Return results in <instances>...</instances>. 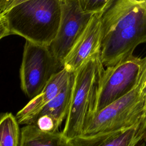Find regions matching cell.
Here are the masks:
<instances>
[{"instance_id":"6da1fadb","label":"cell","mask_w":146,"mask_h":146,"mask_svg":"<svg viewBox=\"0 0 146 146\" xmlns=\"http://www.w3.org/2000/svg\"><path fill=\"white\" fill-rule=\"evenodd\" d=\"M100 58L107 67L146 42V0H116L102 15Z\"/></svg>"},{"instance_id":"7a4b0ae2","label":"cell","mask_w":146,"mask_h":146,"mask_svg":"<svg viewBox=\"0 0 146 146\" xmlns=\"http://www.w3.org/2000/svg\"><path fill=\"white\" fill-rule=\"evenodd\" d=\"M11 34L49 46L57 35L62 17L59 0H26L3 13Z\"/></svg>"},{"instance_id":"3957f363","label":"cell","mask_w":146,"mask_h":146,"mask_svg":"<svg viewBox=\"0 0 146 146\" xmlns=\"http://www.w3.org/2000/svg\"><path fill=\"white\" fill-rule=\"evenodd\" d=\"M104 69L99 52L74 72L70 104L62 131L70 140L83 133L86 121L94 112L99 82Z\"/></svg>"},{"instance_id":"277c9868","label":"cell","mask_w":146,"mask_h":146,"mask_svg":"<svg viewBox=\"0 0 146 146\" xmlns=\"http://www.w3.org/2000/svg\"><path fill=\"white\" fill-rule=\"evenodd\" d=\"M145 95V92L138 83L125 95L91 114L82 135L117 130L137 124L143 114Z\"/></svg>"},{"instance_id":"5b68a950","label":"cell","mask_w":146,"mask_h":146,"mask_svg":"<svg viewBox=\"0 0 146 146\" xmlns=\"http://www.w3.org/2000/svg\"><path fill=\"white\" fill-rule=\"evenodd\" d=\"M62 69L48 46L26 41L19 75L21 89L27 97L32 99L39 94Z\"/></svg>"},{"instance_id":"8992f818","label":"cell","mask_w":146,"mask_h":146,"mask_svg":"<svg viewBox=\"0 0 146 146\" xmlns=\"http://www.w3.org/2000/svg\"><path fill=\"white\" fill-rule=\"evenodd\" d=\"M141 60V58L132 55L104 69L99 80L92 113L121 98L137 85Z\"/></svg>"},{"instance_id":"52a82bcc","label":"cell","mask_w":146,"mask_h":146,"mask_svg":"<svg viewBox=\"0 0 146 146\" xmlns=\"http://www.w3.org/2000/svg\"><path fill=\"white\" fill-rule=\"evenodd\" d=\"M62 17L58 32L48 46L52 55L63 68L65 59L88 25L94 14L84 12L78 0L61 3Z\"/></svg>"},{"instance_id":"ba28073f","label":"cell","mask_w":146,"mask_h":146,"mask_svg":"<svg viewBox=\"0 0 146 146\" xmlns=\"http://www.w3.org/2000/svg\"><path fill=\"white\" fill-rule=\"evenodd\" d=\"M102 14L92 15L84 31L65 59L63 68L67 71L75 72L89 58L100 52Z\"/></svg>"},{"instance_id":"9c48e42d","label":"cell","mask_w":146,"mask_h":146,"mask_svg":"<svg viewBox=\"0 0 146 146\" xmlns=\"http://www.w3.org/2000/svg\"><path fill=\"white\" fill-rule=\"evenodd\" d=\"M145 136L140 121L126 128L101 132L92 135H81L72 140L73 146H137Z\"/></svg>"},{"instance_id":"30bf717a","label":"cell","mask_w":146,"mask_h":146,"mask_svg":"<svg viewBox=\"0 0 146 146\" xmlns=\"http://www.w3.org/2000/svg\"><path fill=\"white\" fill-rule=\"evenodd\" d=\"M72 75L64 68L54 74L42 91L17 112L15 117L19 124H33L41 110L62 90Z\"/></svg>"},{"instance_id":"8fae6325","label":"cell","mask_w":146,"mask_h":146,"mask_svg":"<svg viewBox=\"0 0 146 146\" xmlns=\"http://www.w3.org/2000/svg\"><path fill=\"white\" fill-rule=\"evenodd\" d=\"M19 146H73L62 132L47 133L40 131L34 124L21 129Z\"/></svg>"},{"instance_id":"7c38bea8","label":"cell","mask_w":146,"mask_h":146,"mask_svg":"<svg viewBox=\"0 0 146 146\" xmlns=\"http://www.w3.org/2000/svg\"><path fill=\"white\" fill-rule=\"evenodd\" d=\"M73 77L74 73L62 90L41 110L38 115L42 114L50 115L61 124L62 121L66 119L68 112L72 94Z\"/></svg>"},{"instance_id":"4fadbf2b","label":"cell","mask_w":146,"mask_h":146,"mask_svg":"<svg viewBox=\"0 0 146 146\" xmlns=\"http://www.w3.org/2000/svg\"><path fill=\"white\" fill-rule=\"evenodd\" d=\"M16 117L10 112L0 115V146H19L21 129Z\"/></svg>"},{"instance_id":"5bb4252c","label":"cell","mask_w":146,"mask_h":146,"mask_svg":"<svg viewBox=\"0 0 146 146\" xmlns=\"http://www.w3.org/2000/svg\"><path fill=\"white\" fill-rule=\"evenodd\" d=\"M85 13L95 14L105 12L116 0H78Z\"/></svg>"},{"instance_id":"9a60e30c","label":"cell","mask_w":146,"mask_h":146,"mask_svg":"<svg viewBox=\"0 0 146 146\" xmlns=\"http://www.w3.org/2000/svg\"><path fill=\"white\" fill-rule=\"evenodd\" d=\"M33 124L40 131L47 133L56 132L60 125L55 118L47 114L38 115Z\"/></svg>"},{"instance_id":"2e32d148","label":"cell","mask_w":146,"mask_h":146,"mask_svg":"<svg viewBox=\"0 0 146 146\" xmlns=\"http://www.w3.org/2000/svg\"><path fill=\"white\" fill-rule=\"evenodd\" d=\"M11 34L7 18L3 14L0 13V39Z\"/></svg>"},{"instance_id":"e0dca14e","label":"cell","mask_w":146,"mask_h":146,"mask_svg":"<svg viewBox=\"0 0 146 146\" xmlns=\"http://www.w3.org/2000/svg\"><path fill=\"white\" fill-rule=\"evenodd\" d=\"M14 1V0H3L0 8V13L3 14L5 13L9 9Z\"/></svg>"},{"instance_id":"ac0fdd59","label":"cell","mask_w":146,"mask_h":146,"mask_svg":"<svg viewBox=\"0 0 146 146\" xmlns=\"http://www.w3.org/2000/svg\"><path fill=\"white\" fill-rule=\"evenodd\" d=\"M140 123H141L142 127L145 130V133H146V92H145V100H144L143 114H142V116H141V117L140 119Z\"/></svg>"},{"instance_id":"d6986e66","label":"cell","mask_w":146,"mask_h":146,"mask_svg":"<svg viewBox=\"0 0 146 146\" xmlns=\"http://www.w3.org/2000/svg\"><path fill=\"white\" fill-rule=\"evenodd\" d=\"M25 1H26V0H14V2H13L12 3V4L11 5V6H10V7H9V9H10L11 7H12V6H15V5H17V4H18V3H19ZM59 1H60V2H61V3H62V2H64L66 0H59Z\"/></svg>"},{"instance_id":"ffe728a7","label":"cell","mask_w":146,"mask_h":146,"mask_svg":"<svg viewBox=\"0 0 146 146\" xmlns=\"http://www.w3.org/2000/svg\"><path fill=\"white\" fill-rule=\"evenodd\" d=\"M2 1H3V0H0V8H1V5H2Z\"/></svg>"},{"instance_id":"44dd1931","label":"cell","mask_w":146,"mask_h":146,"mask_svg":"<svg viewBox=\"0 0 146 146\" xmlns=\"http://www.w3.org/2000/svg\"><path fill=\"white\" fill-rule=\"evenodd\" d=\"M146 139V133H145V139Z\"/></svg>"}]
</instances>
